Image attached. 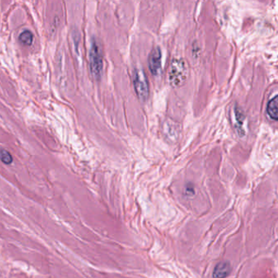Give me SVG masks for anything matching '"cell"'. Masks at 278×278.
Listing matches in <instances>:
<instances>
[{
  "label": "cell",
  "instance_id": "cell-1",
  "mask_svg": "<svg viewBox=\"0 0 278 278\" xmlns=\"http://www.w3.org/2000/svg\"><path fill=\"white\" fill-rule=\"evenodd\" d=\"M189 68L184 59L175 58L171 62L169 71V82L174 87H180L188 78Z\"/></svg>",
  "mask_w": 278,
  "mask_h": 278
},
{
  "label": "cell",
  "instance_id": "cell-2",
  "mask_svg": "<svg viewBox=\"0 0 278 278\" xmlns=\"http://www.w3.org/2000/svg\"><path fill=\"white\" fill-rule=\"evenodd\" d=\"M90 70L95 79H100L103 71L102 55L97 42L93 40L89 52Z\"/></svg>",
  "mask_w": 278,
  "mask_h": 278
},
{
  "label": "cell",
  "instance_id": "cell-3",
  "mask_svg": "<svg viewBox=\"0 0 278 278\" xmlns=\"http://www.w3.org/2000/svg\"><path fill=\"white\" fill-rule=\"evenodd\" d=\"M133 84L135 92L141 100L148 99L149 94L148 80L142 69H135L133 74Z\"/></svg>",
  "mask_w": 278,
  "mask_h": 278
},
{
  "label": "cell",
  "instance_id": "cell-4",
  "mask_svg": "<svg viewBox=\"0 0 278 278\" xmlns=\"http://www.w3.org/2000/svg\"><path fill=\"white\" fill-rule=\"evenodd\" d=\"M148 67L153 75H158L162 71V51L158 47L151 51L148 56Z\"/></svg>",
  "mask_w": 278,
  "mask_h": 278
},
{
  "label": "cell",
  "instance_id": "cell-5",
  "mask_svg": "<svg viewBox=\"0 0 278 278\" xmlns=\"http://www.w3.org/2000/svg\"><path fill=\"white\" fill-rule=\"evenodd\" d=\"M180 125L174 121L166 119L164 123V131L166 137L171 139V141H176L180 135Z\"/></svg>",
  "mask_w": 278,
  "mask_h": 278
},
{
  "label": "cell",
  "instance_id": "cell-6",
  "mask_svg": "<svg viewBox=\"0 0 278 278\" xmlns=\"http://www.w3.org/2000/svg\"><path fill=\"white\" fill-rule=\"evenodd\" d=\"M230 272H231V266L229 263H226V262L218 263L213 272V278H227L228 276L229 275Z\"/></svg>",
  "mask_w": 278,
  "mask_h": 278
},
{
  "label": "cell",
  "instance_id": "cell-7",
  "mask_svg": "<svg viewBox=\"0 0 278 278\" xmlns=\"http://www.w3.org/2000/svg\"><path fill=\"white\" fill-rule=\"evenodd\" d=\"M267 113L269 117L273 120H278V96L273 97V99L268 102L267 107Z\"/></svg>",
  "mask_w": 278,
  "mask_h": 278
},
{
  "label": "cell",
  "instance_id": "cell-8",
  "mask_svg": "<svg viewBox=\"0 0 278 278\" xmlns=\"http://www.w3.org/2000/svg\"><path fill=\"white\" fill-rule=\"evenodd\" d=\"M235 119H236V127H237V130L238 131V134L241 135V132H243V135H244V131H243V123L245 121V116L243 114V111L240 110V108L235 109Z\"/></svg>",
  "mask_w": 278,
  "mask_h": 278
},
{
  "label": "cell",
  "instance_id": "cell-9",
  "mask_svg": "<svg viewBox=\"0 0 278 278\" xmlns=\"http://www.w3.org/2000/svg\"><path fill=\"white\" fill-rule=\"evenodd\" d=\"M19 39L23 44L31 45L33 43V33H31V31H24L19 36Z\"/></svg>",
  "mask_w": 278,
  "mask_h": 278
},
{
  "label": "cell",
  "instance_id": "cell-10",
  "mask_svg": "<svg viewBox=\"0 0 278 278\" xmlns=\"http://www.w3.org/2000/svg\"><path fill=\"white\" fill-rule=\"evenodd\" d=\"M0 159L3 164H7V165L12 164L13 161V157L11 155V153L4 148L0 149Z\"/></svg>",
  "mask_w": 278,
  "mask_h": 278
}]
</instances>
